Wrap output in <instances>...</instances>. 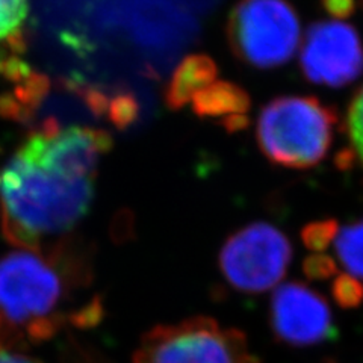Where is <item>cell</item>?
Here are the masks:
<instances>
[{
	"instance_id": "6da1fadb",
	"label": "cell",
	"mask_w": 363,
	"mask_h": 363,
	"mask_svg": "<svg viewBox=\"0 0 363 363\" xmlns=\"http://www.w3.org/2000/svg\"><path fill=\"white\" fill-rule=\"evenodd\" d=\"M94 200V180L72 179L25 138L0 169V218L6 240L29 252L70 232Z\"/></svg>"
},
{
	"instance_id": "7a4b0ae2",
	"label": "cell",
	"mask_w": 363,
	"mask_h": 363,
	"mask_svg": "<svg viewBox=\"0 0 363 363\" xmlns=\"http://www.w3.org/2000/svg\"><path fill=\"white\" fill-rule=\"evenodd\" d=\"M62 265L61 248L50 257L29 250L0 257V348L35 344L65 321L79 323L64 309L76 279Z\"/></svg>"
},
{
	"instance_id": "3957f363",
	"label": "cell",
	"mask_w": 363,
	"mask_h": 363,
	"mask_svg": "<svg viewBox=\"0 0 363 363\" xmlns=\"http://www.w3.org/2000/svg\"><path fill=\"white\" fill-rule=\"evenodd\" d=\"M336 121L335 109L315 97H277L260 111L256 140L271 164L308 169L325 157Z\"/></svg>"
},
{
	"instance_id": "277c9868",
	"label": "cell",
	"mask_w": 363,
	"mask_h": 363,
	"mask_svg": "<svg viewBox=\"0 0 363 363\" xmlns=\"http://www.w3.org/2000/svg\"><path fill=\"white\" fill-rule=\"evenodd\" d=\"M227 40L241 62L268 70L286 64L300 43V20L286 0H240L227 20Z\"/></svg>"
},
{
	"instance_id": "5b68a950",
	"label": "cell",
	"mask_w": 363,
	"mask_h": 363,
	"mask_svg": "<svg viewBox=\"0 0 363 363\" xmlns=\"http://www.w3.org/2000/svg\"><path fill=\"white\" fill-rule=\"evenodd\" d=\"M133 363H255V357L241 330L194 316L147 332Z\"/></svg>"
},
{
	"instance_id": "8992f818",
	"label": "cell",
	"mask_w": 363,
	"mask_h": 363,
	"mask_svg": "<svg viewBox=\"0 0 363 363\" xmlns=\"http://www.w3.org/2000/svg\"><path fill=\"white\" fill-rule=\"evenodd\" d=\"M292 259L288 236L269 223H252L232 233L220 250V271L241 292L259 294L285 277Z\"/></svg>"
},
{
	"instance_id": "52a82bcc",
	"label": "cell",
	"mask_w": 363,
	"mask_h": 363,
	"mask_svg": "<svg viewBox=\"0 0 363 363\" xmlns=\"http://www.w3.org/2000/svg\"><path fill=\"white\" fill-rule=\"evenodd\" d=\"M300 65L316 85L342 88L363 72V44L359 32L339 20L318 21L303 40Z\"/></svg>"
},
{
	"instance_id": "ba28073f",
	"label": "cell",
	"mask_w": 363,
	"mask_h": 363,
	"mask_svg": "<svg viewBox=\"0 0 363 363\" xmlns=\"http://www.w3.org/2000/svg\"><path fill=\"white\" fill-rule=\"evenodd\" d=\"M269 324L280 342L312 347L336 335L333 313L321 294L300 281H289L272 294Z\"/></svg>"
},
{
	"instance_id": "9c48e42d",
	"label": "cell",
	"mask_w": 363,
	"mask_h": 363,
	"mask_svg": "<svg viewBox=\"0 0 363 363\" xmlns=\"http://www.w3.org/2000/svg\"><path fill=\"white\" fill-rule=\"evenodd\" d=\"M30 0H0V79L20 86L35 74L25 61Z\"/></svg>"
},
{
	"instance_id": "30bf717a",
	"label": "cell",
	"mask_w": 363,
	"mask_h": 363,
	"mask_svg": "<svg viewBox=\"0 0 363 363\" xmlns=\"http://www.w3.org/2000/svg\"><path fill=\"white\" fill-rule=\"evenodd\" d=\"M218 67L208 55L194 53L182 61L174 70L165 89V105L168 109L179 111L186 106L201 89L213 84Z\"/></svg>"
},
{
	"instance_id": "8fae6325",
	"label": "cell",
	"mask_w": 363,
	"mask_h": 363,
	"mask_svg": "<svg viewBox=\"0 0 363 363\" xmlns=\"http://www.w3.org/2000/svg\"><path fill=\"white\" fill-rule=\"evenodd\" d=\"M252 108L247 91L229 81L213 82L192 99V111L200 118H229L245 116Z\"/></svg>"
},
{
	"instance_id": "7c38bea8",
	"label": "cell",
	"mask_w": 363,
	"mask_h": 363,
	"mask_svg": "<svg viewBox=\"0 0 363 363\" xmlns=\"http://www.w3.org/2000/svg\"><path fill=\"white\" fill-rule=\"evenodd\" d=\"M339 262L351 276L363 280V220L339 230L335 240Z\"/></svg>"
},
{
	"instance_id": "4fadbf2b",
	"label": "cell",
	"mask_w": 363,
	"mask_h": 363,
	"mask_svg": "<svg viewBox=\"0 0 363 363\" xmlns=\"http://www.w3.org/2000/svg\"><path fill=\"white\" fill-rule=\"evenodd\" d=\"M339 233V223L333 218L312 221L301 230L303 244L312 252H324Z\"/></svg>"
},
{
	"instance_id": "5bb4252c",
	"label": "cell",
	"mask_w": 363,
	"mask_h": 363,
	"mask_svg": "<svg viewBox=\"0 0 363 363\" xmlns=\"http://www.w3.org/2000/svg\"><path fill=\"white\" fill-rule=\"evenodd\" d=\"M138 113L140 105L133 94L121 91V93L111 97L106 116L117 129L129 128L138 118Z\"/></svg>"
},
{
	"instance_id": "9a60e30c",
	"label": "cell",
	"mask_w": 363,
	"mask_h": 363,
	"mask_svg": "<svg viewBox=\"0 0 363 363\" xmlns=\"http://www.w3.org/2000/svg\"><path fill=\"white\" fill-rule=\"evenodd\" d=\"M332 295L342 309H357L363 303V283L351 274H339L333 280Z\"/></svg>"
},
{
	"instance_id": "2e32d148",
	"label": "cell",
	"mask_w": 363,
	"mask_h": 363,
	"mask_svg": "<svg viewBox=\"0 0 363 363\" xmlns=\"http://www.w3.org/2000/svg\"><path fill=\"white\" fill-rule=\"evenodd\" d=\"M347 129L354 153L363 164V86L357 91L348 108Z\"/></svg>"
},
{
	"instance_id": "e0dca14e",
	"label": "cell",
	"mask_w": 363,
	"mask_h": 363,
	"mask_svg": "<svg viewBox=\"0 0 363 363\" xmlns=\"http://www.w3.org/2000/svg\"><path fill=\"white\" fill-rule=\"evenodd\" d=\"M304 276L311 280H325L336 274L337 265L335 260L327 255H311L303 262Z\"/></svg>"
},
{
	"instance_id": "ac0fdd59",
	"label": "cell",
	"mask_w": 363,
	"mask_h": 363,
	"mask_svg": "<svg viewBox=\"0 0 363 363\" xmlns=\"http://www.w3.org/2000/svg\"><path fill=\"white\" fill-rule=\"evenodd\" d=\"M321 5L335 18H348L356 11V0H321Z\"/></svg>"
},
{
	"instance_id": "d6986e66",
	"label": "cell",
	"mask_w": 363,
	"mask_h": 363,
	"mask_svg": "<svg viewBox=\"0 0 363 363\" xmlns=\"http://www.w3.org/2000/svg\"><path fill=\"white\" fill-rule=\"evenodd\" d=\"M0 363H41L28 354H23L17 350L0 348Z\"/></svg>"
},
{
	"instance_id": "ffe728a7",
	"label": "cell",
	"mask_w": 363,
	"mask_h": 363,
	"mask_svg": "<svg viewBox=\"0 0 363 363\" xmlns=\"http://www.w3.org/2000/svg\"><path fill=\"white\" fill-rule=\"evenodd\" d=\"M248 117L247 116H233V117H229V118H224L221 120V124L224 126V129L227 132H238V130H242L248 126Z\"/></svg>"
},
{
	"instance_id": "44dd1931",
	"label": "cell",
	"mask_w": 363,
	"mask_h": 363,
	"mask_svg": "<svg viewBox=\"0 0 363 363\" xmlns=\"http://www.w3.org/2000/svg\"><path fill=\"white\" fill-rule=\"evenodd\" d=\"M325 363H336V362H333V360H328V362H325Z\"/></svg>"
}]
</instances>
